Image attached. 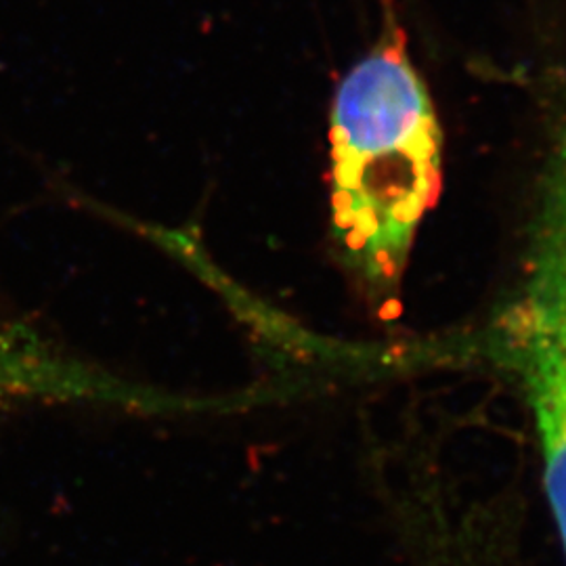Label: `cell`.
Returning <instances> with one entry per match:
<instances>
[{
    "mask_svg": "<svg viewBox=\"0 0 566 566\" xmlns=\"http://www.w3.org/2000/svg\"><path fill=\"white\" fill-rule=\"evenodd\" d=\"M329 145L336 242L367 292L390 301L443 187V133L399 28L340 82Z\"/></svg>",
    "mask_w": 566,
    "mask_h": 566,
    "instance_id": "obj_1",
    "label": "cell"
},
{
    "mask_svg": "<svg viewBox=\"0 0 566 566\" xmlns=\"http://www.w3.org/2000/svg\"><path fill=\"white\" fill-rule=\"evenodd\" d=\"M512 332L542 441L547 500L566 556V112L547 137Z\"/></svg>",
    "mask_w": 566,
    "mask_h": 566,
    "instance_id": "obj_2",
    "label": "cell"
}]
</instances>
